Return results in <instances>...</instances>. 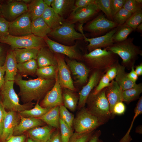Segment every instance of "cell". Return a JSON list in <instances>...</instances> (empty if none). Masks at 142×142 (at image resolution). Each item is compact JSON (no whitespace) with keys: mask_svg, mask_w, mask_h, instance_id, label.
Returning <instances> with one entry per match:
<instances>
[{"mask_svg":"<svg viewBox=\"0 0 142 142\" xmlns=\"http://www.w3.org/2000/svg\"><path fill=\"white\" fill-rule=\"evenodd\" d=\"M125 0H110V8L113 17L123 7Z\"/></svg>","mask_w":142,"mask_h":142,"instance_id":"c3c4849f","label":"cell"},{"mask_svg":"<svg viewBox=\"0 0 142 142\" xmlns=\"http://www.w3.org/2000/svg\"><path fill=\"white\" fill-rule=\"evenodd\" d=\"M58 72L57 67L50 65L38 68L36 75L38 78L46 79H54Z\"/></svg>","mask_w":142,"mask_h":142,"instance_id":"d590c367","label":"cell"},{"mask_svg":"<svg viewBox=\"0 0 142 142\" xmlns=\"http://www.w3.org/2000/svg\"><path fill=\"white\" fill-rule=\"evenodd\" d=\"M62 95L63 105L71 111H74L77 107L79 96L73 91L65 88Z\"/></svg>","mask_w":142,"mask_h":142,"instance_id":"4dcf8cb0","label":"cell"},{"mask_svg":"<svg viewBox=\"0 0 142 142\" xmlns=\"http://www.w3.org/2000/svg\"><path fill=\"white\" fill-rule=\"evenodd\" d=\"M1 4L2 16L9 22L28 12L27 4L22 0H8Z\"/></svg>","mask_w":142,"mask_h":142,"instance_id":"30bf717a","label":"cell"},{"mask_svg":"<svg viewBox=\"0 0 142 142\" xmlns=\"http://www.w3.org/2000/svg\"><path fill=\"white\" fill-rule=\"evenodd\" d=\"M9 22L2 16H0V38L9 35L8 27Z\"/></svg>","mask_w":142,"mask_h":142,"instance_id":"7dc6e473","label":"cell"},{"mask_svg":"<svg viewBox=\"0 0 142 142\" xmlns=\"http://www.w3.org/2000/svg\"><path fill=\"white\" fill-rule=\"evenodd\" d=\"M116 66H114L110 68L106 72L105 74L109 78L110 82L114 80L116 76L117 73Z\"/></svg>","mask_w":142,"mask_h":142,"instance_id":"11a10c76","label":"cell"},{"mask_svg":"<svg viewBox=\"0 0 142 142\" xmlns=\"http://www.w3.org/2000/svg\"><path fill=\"white\" fill-rule=\"evenodd\" d=\"M44 39L49 49L53 53L64 55L72 59L83 60V56L77 50V44L65 45L51 40L48 36Z\"/></svg>","mask_w":142,"mask_h":142,"instance_id":"5bb4252c","label":"cell"},{"mask_svg":"<svg viewBox=\"0 0 142 142\" xmlns=\"http://www.w3.org/2000/svg\"><path fill=\"white\" fill-rule=\"evenodd\" d=\"M133 31L132 28L125 23L119 26L113 36L114 43L125 40L129 35Z\"/></svg>","mask_w":142,"mask_h":142,"instance_id":"8d00e7d4","label":"cell"},{"mask_svg":"<svg viewBox=\"0 0 142 142\" xmlns=\"http://www.w3.org/2000/svg\"><path fill=\"white\" fill-rule=\"evenodd\" d=\"M46 142H62L59 129L55 130L52 133L50 138Z\"/></svg>","mask_w":142,"mask_h":142,"instance_id":"db71d44e","label":"cell"},{"mask_svg":"<svg viewBox=\"0 0 142 142\" xmlns=\"http://www.w3.org/2000/svg\"><path fill=\"white\" fill-rule=\"evenodd\" d=\"M93 131L85 133L75 132L70 138L68 142H87L93 135Z\"/></svg>","mask_w":142,"mask_h":142,"instance_id":"f6af8a7d","label":"cell"},{"mask_svg":"<svg viewBox=\"0 0 142 142\" xmlns=\"http://www.w3.org/2000/svg\"><path fill=\"white\" fill-rule=\"evenodd\" d=\"M99 142H103V141L101 140H99Z\"/></svg>","mask_w":142,"mask_h":142,"instance_id":"003e7915","label":"cell"},{"mask_svg":"<svg viewBox=\"0 0 142 142\" xmlns=\"http://www.w3.org/2000/svg\"><path fill=\"white\" fill-rule=\"evenodd\" d=\"M126 110V106L123 102L116 103L114 106L111 114L121 115L124 113Z\"/></svg>","mask_w":142,"mask_h":142,"instance_id":"f907efd6","label":"cell"},{"mask_svg":"<svg viewBox=\"0 0 142 142\" xmlns=\"http://www.w3.org/2000/svg\"><path fill=\"white\" fill-rule=\"evenodd\" d=\"M60 134L62 142H68L73 134V129L70 128L60 118L59 119Z\"/></svg>","mask_w":142,"mask_h":142,"instance_id":"b9f144b4","label":"cell"},{"mask_svg":"<svg viewBox=\"0 0 142 142\" xmlns=\"http://www.w3.org/2000/svg\"><path fill=\"white\" fill-rule=\"evenodd\" d=\"M66 61L77 82L81 84L85 83L90 72L89 69L84 64L75 59H66Z\"/></svg>","mask_w":142,"mask_h":142,"instance_id":"d6986e66","label":"cell"},{"mask_svg":"<svg viewBox=\"0 0 142 142\" xmlns=\"http://www.w3.org/2000/svg\"><path fill=\"white\" fill-rule=\"evenodd\" d=\"M27 6L28 12L32 21L41 17L47 6L43 0H33Z\"/></svg>","mask_w":142,"mask_h":142,"instance_id":"1f68e13d","label":"cell"},{"mask_svg":"<svg viewBox=\"0 0 142 142\" xmlns=\"http://www.w3.org/2000/svg\"><path fill=\"white\" fill-rule=\"evenodd\" d=\"M55 54L58 64V79L61 87L73 91H75V88L70 71L64 57L60 54Z\"/></svg>","mask_w":142,"mask_h":142,"instance_id":"2e32d148","label":"cell"},{"mask_svg":"<svg viewBox=\"0 0 142 142\" xmlns=\"http://www.w3.org/2000/svg\"><path fill=\"white\" fill-rule=\"evenodd\" d=\"M54 128L45 126L33 128L27 131L29 138L35 142H46L49 139Z\"/></svg>","mask_w":142,"mask_h":142,"instance_id":"44dd1931","label":"cell"},{"mask_svg":"<svg viewBox=\"0 0 142 142\" xmlns=\"http://www.w3.org/2000/svg\"><path fill=\"white\" fill-rule=\"evenodd\" d=\"M105 72L95 70L90 77L88 83L83 87L79 93V99L77 107L80 109L84 107L87 99L93 89L98 84Z\"/></svg>","mask_w":142,"mask_h":142,"instance_id":"e0dca14e","label":"cell"},{"mask_svg":"<svg viewBox=\"0 0 142 142\" xmlns=\"http://www.w3.org/2000/svg\"><path fill=\"white\" fill-rule=\"evenodd\" d=\"M25 142H35L29 138H28L27 140V141Z\"/></svg>","mask_w":142,"mask_h":142,"instance_id":"e7e4bbea","label":"cell"},{"mask_svg":"<svg viewBox=\"0 0 142 142\" xmlns=\"http://www.w3.org/2000/svg\"><path fill=\"white\" fill-rule=\"evenodd\" d=\"M142 22V10L138 11L132 14L124 23L135 31L137 27Z\"/></svg>","mask_w":142,"mask_h":142,"instance_id":"ab89813d","label":"cell"},{"mask_svg":"<svg viewBox=\"0 0 142 142\" xmlns=\"http://www.w3.org/2000/svg\"><path fill=\"white\" fill-rule=\"evenodd\" d=\"M123 8L133 13L142 9V3H139L136 0H125Z\"/></svg>","mask_w":142,"mask_h":142,"instance_id":"ee69618b","label":"cell"},{"mask_svg":"<svg viewBox=\"0 0 142 142\" xmlns=\"http://www.w3.org/2000/svg\"><path fill=\"white\" fill-rule=\"evenodd\" d=\"M19 117L16 112L6 111L2 133L0 138L3 142L13 135L14 129L18 124Z\"/></svg>","mask_w":142,"mask_h":142,"instance_id":"ac0fdd59","label":"cell"},{"mask_svg":"<svg viewBox=\"0 0 142 142\" xmlns=\"http://www.w3.org/2000/svg\"><path fill=\"white\" fill-rule=\"evenodd\" d=\"M12 49L18 63L36 60L39 50L34 48H16Z\"/></svg>","mask_w":142,"mask_h":142,"instance_id":"f1b7e54d","label":"cell"},{"mask_svg":"<svg viewBox=\"0 0 142 142\" xmlns=\"http://www.w3.org/2000/svg\"><path fill=\"white\" fill-rule=\"evenodd\" d=\"M60 118L62 119L71 129H72L74 115L70 112L64 105L59 106Z\"/></svg>","mask_w":142,"mask_h":142,"instance_id":"f35d334b","label":"cell"},{"mask_svg":"<svg viewBox=\"0 0 142 142\" xmlns=\"http://www.w3.org/2000/svg\"><path fill=\"white\" fill-rule=\"evenodd\" d=\"M100 11L94 3L87 7L78 9L72 12L64 22L74 24L77 22L83 24L97 15Z\"/></svg>","mask_w":142,"mask_h":142,"instance_id":"9a60e30c","label":"cell"},{"mask_svg":"<svg viewBox=\"0 0 142 142\" xmlns=\"http://www.w3.org/2000/svg\"><path fill=\"white\" fill-rule=\"evenodd\" d=\"M133 38H128L123 42L116 43L104 48L119 56L122 60L121 65L128 69L134 66L139 55H142L140 47L135 45Z\"/></svg>","mask_w":142,"mask_h":142,"instance_id":"7a4b0ae2","label":"cell"},{"mask_svg":"<svg viewBox=\"0 0 142 142\" xmlns=\"http://www.w3.org/2000/svg\"><path fill=\"white\" fill-rule=\"evenodd\" d=\"M75 1L74 0H53L51 6L55 11L64 19L72 12Z\"/></svg>","mask_w":142,"mask_h":142,"instance_id":"484cf974","label":"cell"},{"mask_svg":"<svg viewBox=\"0 0 142 142\" xmlns=\"http://www.w3.org/2000/svg\"><path fill=\"white\" fill-rule=\"evenodd\" d=\"M17 64L13 50L12 48L7 52L4 64L5 82L14 81L17 74Z\"/></svg>","mask_w":142,"mask_h":142,"instance_id":"7402d4cb","label":"cell"},{"mask_svg":"<svg viewBox=\"0 0 142 142\" xmlns=\"http://www.w3.org/2000/svg\"><path fill=\"white\" fill-rule=\"evenodd\" d=\"M4 64L0 62V89H1L5 83L4 76L5 69Z\"/></svg>","mask_w":142,"mask_h":142,"instance_id":"9f6ffc18","label":"cell"},{"mask_svg":"<svg viewBox=\"0 0 142 142\" xmlns=\"http://www.w3.org/2000/svg\"><path fill=\"white\" fill-rule=\"evenodd\" d=\"M110 81L105 74H104L100 79L94 90L91 93L95 95L104 88L109 86L110 84Z\"/></svg>","mask_w":142,"mask_h":142,"instance_id":"bcb514c9","label":"cell"},{"mask_svg":"<svg viewBox=\"0 0 142 142\" xmlns=\"http://www.w3.org/2000/svg\"><path fill=\"white\" fill-rule=\"evenodd\" d=\"M83 58L91 68L105 73L119 63L118 55L104 49H97L86 53Z\"/></svg>","mask_w":142,"mask_h":142,"instance_id":"3957f363","label":"cell"},{"mask_svg":"<svg viewBox=\"0 0 142 142\" xmlns=\"http://www.w3.org/2000/svg\"><path fill=\"white\" fill-rule=\"evenodd\" d=\"M95 0H75L74 8L72 12L76 10L87 7L94 3Z\"/></svg>","mask_w":142,"mask_h":142,"instance_id":"681fc988","label":"cell"},{"mask_svg":"<svg viewBox=\"0 0 142 142\" xmlns=\"http://www.w3.org/2000/svg\"><path fill=\"white\" fill-rule=\"evenodd\" d=\"M123 91L114 80L111 81L109 86L105 88V94L109 104L111 114L114 105L118 102L123 101Z\"/></svg>","mask_w":142,"mask_h":142,"instance_id":"ffe728a7","label":"cell"},{"mask_svg":"<svg viewBox=\"0 0 142 142\" xmlns=\"http://www.w3.org/2000/svg\"><path fill=\"white\" fill-rule=\"evenodd\" d=\"M48 35L56 40L65 43L84 39L83 34L75 30L74 24L64 21L61 25L52 30Z\"/></svg>","mask_w":142,"mask_h":142,"instance_id":"9c48e42d","label":"cell"},{"mask_svg":"<svg viewBox=\"0 0 142 142\" xmlns=\"http://www.w3.org/2000/svg\"><path fill=\"white\" fill-rule=\"evenodd\" d=\"M135 114L130 127L126 133L119 142H130L132 140L130 133L133 127L134 122L137 117L142 113V97L141 96L137 102L134 110Z\"/></svg>","mask_w":142,"mask_h":142,"instance_id":"74e56055","label":"cell"},{"mask_svg":"<svg viewBox=\"0 0 142 142\" xmlns=\"http://www.w3.org/2000/svg\"><path fill=\"white\" fill-rule=\"evenodd\" d=\"M110 2V0H95L94 3L104 13L108 19L113 21Z\"/></svg>","mask_w":142,"mask_h":142,"instance_id":"60d3db41","label":"cell"},{"mask_svg":"<svg viewBox=\"0 0 142 142\" xmlns=\"http://www.w3.org/2000/svg\"><path fill=\"white\" fill-rule=\"evenodd\" d=\"M4 47L0 44V62L4 63L6 55Z\"/></svg>","mask_w":142,"mask_h":142,"instance_id":"91938a15","label":"cell"},{"mask_svg":"<svg viewBox=\"0 0 142 142\" xmlns=\"http://www.w3.org/2000/svg\"><path fill=\"white\" fill-rule=\"evenodd\" d=\"M31 29L32 34L43 38L47 36L52 31L41 17L32 21Z\"/></svg>","mask_w":142,"mask_h":142,"instance_id":"83f0119b","label":"cell"},{"mask_svg":"<svg viewBox=\"0 0 142 142\" xmlns=\"http://www.w3.org/2000/svg\"><path fill=\"white\" fill-rule=\"evenodd\" d=\"M48 125L56 128L60 129L59 106L53 108L44 115L38 118Z\"/></svg>","mask_w":142,"mask_h":142,"instance_id":"f546056e","label":"cell"},{"mask_svg":"<svg viewBox=\"0 0 142 142\" xmlns=\"http://www.w3.org/2000/svg\"><path fill=\"white\" fill-rule=\"evenodd\" d=\"M52 30L61 25L64 18L57 14L50 7L47 6L41 16Z\"/></svg>","mask_w":142,"mask_h":142,"instance_id":"d4e9b609","label":"cell"},{"mask_svg":"<svg viewBox=\"0 0 142 142\" xmlns=\"http://www.w3.org/2000/svg\"><path fill=\"white\" fill-rule=\"evenodd\" d=\"M1 4L0 3V16H2V15L1 11Z\"/></svg>","mask_w":142,"mask_h":142,"instance_id":"03108f58","label":"cell"},{"mask_svg":"<svg viewBox=\"0 0 142 142\" xmlns=\"http://www.w3.org/2000/svg\"><path fill=\"white\" fill-rule=\"evenodd\" d=\"M31 22L28 12L24 13L14 21L9 22V34L15 36H23L32 34Z\"/></svg>","mask_w":142,"mask_h":142,"instance_id":"8fae6325","label":"cell"},{"mask_svg":"<svg viewBox=\"0 0 142 142\" xmlns=\"http://www.w3.org/2000/svg\"><path fill=\"white\" fill-rule=\"evenodd\" d=\"M80 110L73 121V128L75 132L85 133L92 132L104 124L87 108L84 107Z\"/></svg>","mask_w":142,"mask_h":142,"instance_id":"8992f818","label":"cell"},{"mask_svg":"<svg viewBox=\"0 0 142 142\" xmlns=\"http://www.w3.org/2000/svg\"><path fill=\"white\" fill-rule=\"evenodd\" d=\"M6 111L0 101V137L2 132L3 123Z\"/></svg>","mask_w":142,"mask_h":142,"instance_id":"816d5d0a","label":"cell"},{"mask_svg":"<svg viewBox=\"0 0 142 142\" xmlns=\"http://www.w3.org/2000/svg\"><path fill=\"white\" fill-rule=\"evenodd\" d=\"M105 90V88L95 95L90 93L86 102L88 110L103 124L108 121L111 115Z\"/></svg>","mask_w":142,"mask_h":142,"instance_id":"277c9868","label":"cell"},{"mask_svg":"<svg viewBox=\"0 0 142 142\" xmlns=\"http://www.w3.org/2000/svg\"><path fill=\"white\" fill-rule=\"evenodd\" d=\"M20 116V122L15 128L13 135H22L24 132L33 128L42 125L45 123L38 118L25 117Z\"/></svg>","mask_w":142,"mask_h":142,"instance_id":"603a6c76","label":"cell"},{"mask_svg":"<svg viewBox=\"0 0 142 142\" xmlns=\"http://www.w3.org/2000/svg\"><path fill=\"white\" fill-rule=\"evenodd\" d=\"M142 92V84H136L134 87L123 90V101L129 103L138 98Z\"/></svg>","mask_w":142,"mask_h":142,"instance_id":"836d02e7","label":"cell"},{"mask_svg":"<svg viewBox=\"0 0 142 142\" xmlns=\"http://www.w3.org/2000/svg\"><path fill=\"white\" fill-rule=\"evenodd\" d=\"M101 132L100 130L97 131L92 135L87 142H99V137L101 135Z\"/></svg>","mask_w":142,"mask_h":142,"instance_id":"680465c9","label":"cell"},{"mask_svg":"<svg viewBox=\"0 0 142 142\" xmlns=\"http://www.w3.org/2000/svg\"><path fill=\"white\" fill-rule=\"evenodd\" d=\"M131 71L129 73H128V75L130 79L133 82L136 83L138 79V76L135 72L134 66H132L131 68Z\"/></svg>","mask_w":142,"mask_h":142,"instance_id":"6f0895ef","label":"cell"},{"mask_svg":"<svg viewBox=\"0 0 142 142\" xmlns=\"http://www.w3.org/2000/svg\"><path fill=\"white\" fill-rule=\"evenodd\" d=\"M53 0H43L44 3L47 6L50 7Z\"/></svg>","mask_w":142,"mask_h":142,"instance_id":"be15d7a7","label":"cell"},{"mask_svg":"<svg viewBox=\"0 0 142 142\" xmlns=\"http://www.w3.org/2000/svg\"><path fill=\"white\" fill-rule=\"evenodd\" d=\"M13 81L5 82L1 89V96L2 105L9 111L19 112L26 110L32 105L31 103L22 105L19 103V98L13 88Z\"/></svg>","mask_w":142,"mask_h":142,"instance_id":"52a82bcc","label":"cell"},{"mask_svg":"<svg viewBox=\"0 0 142 142\" xmlns=\"http://www.w3.org/2000/svg\"><path fill=\"white\" fill-rule=\"evenodd\" d=\"M135 71L138 76L142 75V63L140 64L139 65L136 67Z\"/></svg>","mask_w":142,"mask_h":142,"instance_id":"94428289","label":"cell"},{"mask_svg":"<svg viewBox=\"0 0 142 142\" xmlns=\"http://www.w3.org/2000/svg\"><path fill=\"white\" fill-rule=\"evenodd\" d=\"M26 136L24 135H13L4 142H25Z\"/></svg>","mask_w":142,"mask_h":142,"instance_id":"f5cc1de1","label":"cell"},{"mask_svg":"<svg viewBox=\"0 0 142 142\" xmlns=\"http://www.w3.org/2000/svg\"><path fill=\"white\" fill-rule=\"evenodd\" d=\"M119 26L113 29L104 35L90 38L86 37L84 33L83 27H79L78 29L80 33L83 35L84 40L89 43L87 46V48L90 52L97 49L104 48L113 45L114 43L113 36Z\"/></svg>","mask_w":142,"mask_h":142,"instance_id":"7c38bea8","label":"cell"},{"mask_svg":"<svg viewBox=\"0 0 142 142\" xmlns=\"http://www.w3.org/2000/svg\"><path fill=\"white\" fill-rule=\"evenodd\" d=\"M39 100L37 101L34 107L30 110H25L19 113L20 115L25 117L38 118L45 114L49 110L42 107L39 104Z\"/></svg>","mask_w":142,"mask_h":142,"instance_id":"e575fe53","label":"cell"},{"mask_svg":"<svg viewBox=\"0 0 142 142\" xmlns=\"http://www.w3.org/2000/svg\"><path fill=\"white\" fill-rule=\"evenodd\" d=\"M55 79H46L38 78L28 80H23L22 77L17 74L14 83L19 87V95L22 100L26 103L34 100H39L52 88Z\"/></svg>","mask_w":142,"mask_h":142,"instance_id":"6da1fadb","label":"cell"},{"mask_svg":"<svg viewBox=\"0 0 142 142\" xmlns=\"http://www.w3.org/2000/svg\"><path fill=\"white\" fill-rule=\"evenodd\" d=\"M119 26L100 13L88 22L83 27V30L89 32L93 37H95L104 35Z\"/></svg>","mask_w":142,"mask_h":142,"instance_id":"ba28073f","label":"cell"},{"mask_svg":"<svg viewBox=\"0 0 142 142\" xmlns=\"http://www.w3.org/2000/svg\"><path fill=\"white\" fill-rule=\"evenodd\" d=\"M0 42L10 45L12 49L34 48L40 49L47 46L43 38L31 34L15 36L9 34L0 38Z\"/></svg>","mask_w":142,"mask_h":142,"instance_id":"5b68a950","label":"cell"},{"mask_svg":"<svg viewBox=\"0 0 142 142\" xmlns=\"http://www.w3.org/2000/svg\"><path fill=\"white\" fill-rule=\"evenodd\" d=\"M135 31L138 33H142V23L140 24L136 28Z\"/></svg>","mask_w":142,"mask_h":142,"instance_id":"6125c7cd","label":"cell"},{"mask_svg":"<svg viewBox=\"0 0 142 142\" xmlns=\"http://www.w3.org/2000/svg\"><path fill=\"white\" fill-rule=\"evenodd\" d=\"M36 60L38 68L50 65L58 66L55 54L46 47L39 49Z\"/></svg>","mask_w":142,"mask_h":142,"instance_id":"cb8c5ba5","label":"cell"},{"mask_svg":"<svg viewBox=\"0 0 142 142\" xmlns=\"http://www.w3.org/2000/svg\"><path fill=\"white\" fill-rule=\"evenodd\" d=\"M132 13L122 8L113 17V21L120 26L124 24Z\"/></svg>","mask_w":142,"mask_h":142,"instance_id":"7bdbcfd3","label":"cell"},{"mask_svg":"<svg viewBox=\"0 0 142 142\" xmlns=\"http://www.w3.org/2000/svg\"><path fill=\"white\" fill-rule=\"evenodd\" d=\"M38 68L36 60H33L17 64L18 74L21 75L33 76L36 74Z\"/></svg>","mask_w":142,"mask_h":142,"instance_id":"d6a6232c","label":"cell"},{"mask_svg":"<svg viewBox=\"0 0 142 142\" xmlns=\"http://www.w3.org/2000/svg\"><path fill=\"white\" fill-rule=\"evenodd\" d=\"M117 73L115 78L117 83L123 90L134 87L136 84L129 78L128 73L125 71V67L119 63L116 66Z\"/></svg>","mask_w":142,"mask_h":142,"instance_id":"4316f807","label":"cell"},{"mask_svg":"<svg viewBox=\"0 0 142 142\" xmlns=\"http://www.w3.org/2000/svg\"><path fill=\"white\" fill-rule=\"evenodd\" d=\"M55 79L54 85L47 93L40 103V105L43 108L50 109L63 105L62 91L59 82L58 72Z\"/></svg>","mask_w":142,"mask_h":142,"instance_id":"4fadbf2b","label":"cell"}]
</instances>
